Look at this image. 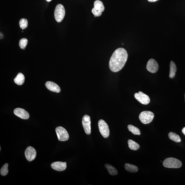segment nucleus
Returning <instances> with one entry per match:
<instances>
[{"mask_svg":"<svg viewBox=\"0 0 185 185\" xmlns=\"http://www.w3.org/2000/svg\"><path fill=\"white\" fill-rule=\"evenodd\" d=\"M128 58V55L125 49L119 48L113 53L110 59L109 67L111 71L116 72L120 71L124 67Z\"/></svg>","mask_w":185,"mask_h":185,"instance_id":"1","label":"nucleus"},{"mask_svg":"<svg viewBox=\"0 0 185 185\" xmlns=\"http://www.w3.org/2000/svg\"><path fill=\"white\" fill-rule=\"evenodd\" d=\"M164 167L169 168H180L182 166L181 162L176 158L170 157L166 158L162 163Z\"/></svg>","mask_w":185,"mask_h":185,"instance_id":"2","label":"nucleus"},{"mask_svg":"<svg viewBox=\"0 0 185 185\" xmlns=\"http://www.w3.org/2000/svg\"><path fill=\"white\" fill-rule=\"evenodd\" d=\"M154 115L153 112L149 111H144L140 114L139 119L144 124H149L154 118Z\"/></svg>","mask_w":185,"mask_h":185,"instance_id":"3","label":"nucleus"},{"mask_svg":"<svg viewBox=\"0 0 185 185\" xmlns=\"http://www.w3.org/2000/svg\"><path fill=\"white\" fill-rule=\"evenodd\" d=\"M65 15V10L63 6L59 4L55 8L54 11V17L58 22L62 21Z\"/></svg>","mask_w":185,"mask_h":185,"instance_id":"4","label":"nucleus"},{"mask_svg":"<svg viewBox=\"0 0 185 185\" xmlns=\"http://www.w3.org/2000/svg\"><path fill=\"white\" fill-rule=\"evenodd\" d=\"M98 126L100 132L102 137L107 138L110 136V129L108 125L103 120L100 119L98 121Z\"/></svg>","mask_w":185,"mask_h":185,"instance_id":"5","label":"nucleus"},{"mask_svg":"<svg viewBox=\"0 0 185 185\" xmlns=\"http://www.w3.org/2000/svg\"><path fill=\"white\" fill-rule=\"evenodd\" d=\"M58 138L59 141H65L69 139V134L67 131L64 127H58L56 129Z\"/></svg>","mask_w":185,"mask_h":185,"instance_id":"6","label":"nucleus"},{"mask_svg":"<svg viewBox=\"0 0 185 185\" xmlns=\"http://www.w3.org/2000/svg\"><path fill=\"white\" fill-rule=\"evenodd\" d=\"M82 124L85 133L87 134H90L91 132V121L90 117L88 115H85L83 117Z\"/></svg>","mask_w":185,"mask_h":185,"instance_id":"7","label":"nucleus"},{"mask_svg":"<svg viewBox=\"0 0 185 185\" xmlns=\"http://www.w3.org/2000/svg\"><path fill=\"white\" fill-rule=\"evenodd\" d=\"M134 97L137 101L143 105H147L150 101L149 97L142 92L139 91L134 94Z\"/></svg>","mask_w":185,"mask_h":185,"instance_id":"8","label":"nucleus"},{"mask_svg":"<svg viewBox=\"0 0 185 185\" xmlns=\"http://www.w3.org/2000/svg\"><path fill=\"white\" fill-rule=\"evenodd\" d=\"M147 69L150 73H155L158 71L159 65L155 59H150L147 63Z\"/></svg>","mask_w":185,"mask_h":185,"instance_id":"9","label":"nucleus"},{"mask_svg":"<svg viewBox=\"0 0 185 185\" xmlns=\"http://www.w3.org/2000/svg\"><path fill=\"white\" fill-rule=\"evenodd\" d=\"M25 155L26 159L28 161H32L36 157V150L34 148L30 146L27 148L26 149L25 151Z\"/></svg>","mask_w":185,"mask_h":185,"instance_id":"10","label":"nucleus"},{"mask_svg":"<svg viewBox=\"0 0 185 185\" xmlns=\"http://www.w3.org/2000/svg\"><path fill=\"white\" fill-rule=\"evenodd\" d=\"M14 113L16 116L23 119H28L30 115L26 110L21 108H16L14 110Z\"/></svg>","mask_w":185,"mask_h":185,"instance_id":"11","label":"nucleus"},{"mask_svg":"<svg viewBox=\"0 0 185 185\" xmlns=\"http://www.w3.org/2000/svg\"><path fill=\"white\" fill-rule=\"evenodd\" d=\"M51 166L53 170L59 171H63L67 168V162H53L51 164Z\"/></svg>","mask_w":185,"mask_h":185,"instance_id":"12","label":"nucleus"},{"mask_svg":"<svg viewBox=\"0 0 185 185\" xmlns=\"http://www.w3.org/2000/svg\"><path fill=\"white\" fill-rule=\"evenodd\" d=\"M45 86L51 91L58 93L61 91V88L57 84L51 81H47L45 83Z\"/></svg>","mask_w":185,"mask_h":185,"instance_id":"13","label":"nucleus"},{"mask_svg":"<svg viewBox=\"0 0 185 185\" xmlns=\"http://www.w3.org/2000/svg\"><path fill=\"white\" fill-rule=\"evenodd\" d=\"M24 75L21 73H18L17 76L14 80V82L19 85H22L24 83Z\"/></svg>","mask_w":185,"mask_h":185,"instance_id":"14","label":"nucleus"},{"mask_svg":"<svg viewBox=\"0 0 185 185\" xmlns=\"http://www.w3.org/2000/svg\"><path fill=\"white\" fill-rule=\"evenodd\" d=\"M176 67L175 63L172 61H170V71L169 77L170 78H173L176 75Z\"/></svg>","mask_w":185,"mask_h":185,"instance_id":"15","label":"nucleus"},{"mask_svg":"<svg viewBox=\"0 0 185 185\" xmlns=\"http://www.w3.org/2000/svg\"><path fill=\"white\" fill-rule=\"evenodd\" d=\"M125 168L127 171L131 173L137 172L139 170V168L137 166L128 163L125 164Z\"/></svg>","mask_w":185,"mask_h":185,"instance_id":"16","label":"nucleus"},{"mask_svg":"<svg viewBox=\"0 0 185 185\" xmlns=\"http://www.w3.org/2000/svg\"><path fill=\"white\" fill-rule=\"evenodd\" d=\"M105 166L108 171L109 174L111 175H116L118 174V170L114 166L110 165V164H105Z\"/></svg>","mask_w":185,"mask_h":185,"instance_id":"17","label":"nucleus"},{"mask_svg":"<svg viewBox=\"0 0 185 185\" xmlns=\"http://www.w3.org/2000/svg\"><path fill=\"white\" fill-rule=\"evenodd\" d=\"M128 144L130 149L133 151H137L140 147V146L138 144L131 139L128 140Z\"/></svg>","mask_w":185,"mask_h":185,"instance_id":"18","label":"nucleus"},{"mask_svg":"<svg viewBox=\"0 0 185 185\" xmlns=\"http://www.w3.org/2000/svg\"><path fill=\"white\" fill-rule=\"evenodd\" d=\"M169 139L176 143H179L181 141L179 136L174 132H170L168 134Z\"/></svg>","mask_w":185,"mask_h":185,"instance_id":"19","label":"nucleus"},{"mask_svg":"<svg viewBox=\"0 0 185 185\" xmlns=\"http://www.w3.org/2000/svg\"><path fill=\"white\" fill-rule=\"evenodd\" d=\"M127 128L133 134L140 135L141 134V131L137 127L133 125H129L127 126Z\"/></svg>","mask_w":185,"mask_h":185,"instance_id":"20","label":"nucleus"},{"mask_svg":"<svg viewBox=\"0 0 185 185\" xmlns=\"http://www.w3.org/2000/svg\"><path fill=\"white\" fill-rule=\"evenodd\" d=\"M94 8L96 9L99 10L102 12H103L105 10V7L101 1H96L94 3Z\"/></svg>","mask_w":185,"mask_h":185,"instance_id":"21","label":"nucleus"},{"mask_svg":"<svg viewBox=\"0 0 185 185\" xmlns=\"http://www.w3.org/2000/svg\"><path fill=\"white\" fill-rule=\"evenodd\" d=\"M8 164L7 163L4 164L0 170V174L2 176L7 175L8 172Z\"/></svg>","mask_w":185,"mask_h":185,"instance_id":"22","label":"nucleus"},{"mask_svg":"<svg viewBox=\"0 0 185 185\" xmlns=\"http://www.w3.org/2000/svg\"><path fill=\"white\" fill-rule=\"evenodd\" d=\"M19 25L20 28L23 30L27 27L28 26V20L26 18H22L19 21Z\"/></svg>","mask_w":185,"mask_h":185,"instance_id":"23","label":"nucleus"},{"mask_svg":"<svg viewBox=\"0 0 185 185\" xmlns=\"http://www.w3.org/2000/svg\"><path fill=\"white\" fill-rule=\"evenodd\" d=\"M28 41L27 39L25 38H23L20 41L19 45L21 48L25 49V48L26 47L28 44Z\"/></svg>","mask_w":185,"mask_h":185,"instance_id":"24","label":"nucleus"},{"mask_svg":"<svg viewBox=\"0 0 185 185\" xmlns=\"http://www.w3.org/2000/svg\"><path fill=\"white\" fill-rule=\"evenodd\" d=\"M92 12L94 15L96 16H100L102 15V13L101 11H100L99 10L96 9L94 7L92 9Z\"/></svg>","mask_w":185,"mask_h":185,"instance_id":"25","label":"nucleus"},{"mask_svg":"<svg viewBox=\"0 0 185 185\" xmlns=\"http://www.w3.org/2000/svg\"><path fill=\"white\" fill-rule=\"evenodd\" d=\"M182 131L183 133L185 135V127L183 128Z\"/></svg>","mask_w":185,"mask_h":185,"instance_id":"26","label":"nucleus"},{"mask_svg":"<svg viewBox=\"0 0 185 185\" xmlns=\"http://www.w3.org/2000/svg\"><path fill=\"white\" fill-rule=\"evenodd\" d=\"M147 1L149 2H154L157 1L158 0H147Z\"/></svg>","mask_w":185,"mask_h":185,"instance_id":"27","label":"nucleus"},{"mask_svg":"<svg viewBox=\"0 0 185 185\" xmlns=\"http://www.w3.org/2000/svg\"><path fill=\"white\" fill-rule=\"evenodd\" d=\"M46 1H51V0H46Z\"/></svg>","mask_w":185,"mask_h":185,"instance_id":"28","label":"nucleus"},{"mask_svg":"<svg viewBox=\"0 0 185 185\" xmlns=\"http://www.w3.org/2000/svg\"></svg>","mask_w":185,"mask_h":185,"instance_id":"29","label":"nucleus"}]
</instances>
